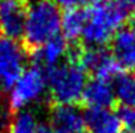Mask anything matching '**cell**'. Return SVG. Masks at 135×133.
Wrapping results in <instances>:
<instances>
[{
    "label": "cell",
    "instance_id": "18",
    "mask_svg": "<svg viewBox=\"0 0 135 133\" xmlns=\"http://www.w3.org/2000/svg\"><path fill=\"white\" fill-rule=\"evenodd\" d=\"M3 129H6V107L2 96H0V133H2Z\"/></svg>",
    "mask_w": 135,
    "mask_h": 133
},
{
    "label": "cell",
    "instance_id": "16",
    "mask_svg": "<svg viewBox=\"0 0 135 133\" xmlns=\"http://www.w3.org/2000/svg\"><path fill=\"white\" fill-rule=\"evenodd\" d=\"M118 118L121 120V126L131 133H135V107L122 106V109L118 112Z\"/></svg>",
    "mask_w": 135,
    "mask_h": 133
},
{
    "label": "cell",
    "instance_id": "17",
    "mask_svg": "<svg viewBox=\"0 0 135 133\" xmlns=\"http://www.w3.org/2000/svg\"><path fill=\"white\" fill-rule=\"evenodd\" d=\"M57 7H62L65 10H70V9H81L82 6L89 4L92 0H52Z\"/></svg>",
    "mask_w": 135,
    "mask_h": 133
},
{
    "label": "cell",
    "instance_id": "20",
    "mask_svg": "<svg viewBox=\"0 0 135 133\" xmlns=\"http://www.w3.org/2000/svg\"><path fill=\"white\" fill-rule=\"evenodd\" d=\"M125 3H127V6L129 7V10H135V0H124Z\"/></svg>",
    "mask_w": 135,
    "mask_h": 133
},
{
    "label": "cell",
    "instance_id": "1",
    "mask_svg": "<svg viewBox=\"0 0 135 133\" xmlns=\"http://www.w3.org/2000/svg\"><path fill=\"white\" fill-rule=\"evenodd\" d=\"M129 7L124 0H92L85 9L82 40L88 47H102L109 43L124 26Z\"/></svg>",
    "mask_w": 135,
    "mask_h": 133
},
{
    "label": "cell",
    "instance_id": "10",
    "mask_svg": "<svg viewBox=\"0 0 135 133\" xmlns=\"http://www.w3.org/2000/svg\"><path fill=\"white\" fill-rule=\"evenodd\" d=\"M82 100L89 109H111L115 99L114 82L104 79H92L86 83Z\"/></svg>",
    "mask_w": 135,
    "mask_h": 133
},
{
    "label": "cell",
    "instance_id": "13",
    "mask_svg": "<svg viewBox=\"0 0 135 133\" xmlns=\"http://www.w3.org/2000/svg\"><path fill=\"white\" fill-rule=\"evenodd\" d=\"M83 27H85V10L82 9H70L62 13L60 19V33L66 42H76L82 39Z\"/></svg>",
    "mask_w": 135,
    "mask_h": 133
},
{
    "label": "cell",
    "instance_id": "9",
    "mask_svg": "<svg viewBox=\"0 0 135 133\" xmlns=\"http://www.w3.org/2000/svg\"><path fill=\"white\" fill-rule=\"evenodd\" d=\"M52 127L62 133H82L85 130L83 112L75 104H56L50 112Z\"/></svg>",
    "mask_w": 135,
    "mask_h": 133
},
{
    "label": "cell",
    "instance_id": "19",
    "mask_svg": "<svg viewBox=\"0 0 135 133\" xmlns=\"http://www.w3.org/2000/svg\"><path fill=\"white\" fill-rule=\"evenodd\" d=\"M39 133H62V132L56 130V129H53V127H42Z\"/></svg>",
    "mask_w": 135,
    "mask_h": 133
},
{
    "label": "cell",
    "instance_id": "21",
    "mask_svg": "<svg viewBox=\"0 0 135 133\" xmlns=\"http://www.w3.org/2000/svg\"><path fill=\"white\" fill-rule=\"evenodd\" d=\"M119 133H121V132H119Z\"/></svg>",
    "mask_w": 135,
    "mask_h": 133
},
{
    "label": "cell",
    "instance_id": "2",
    "mask_svg": "<svg viewBox=\"0 0 135 133\" xmlns=\"http://www.w3.org/2000/svg\"><path fill=\"white\" fill-rule=\"evenodd\" d=\"M62 12L52 0H32L26 9L23 26L25 43L37 49L60 33Z\"/></svg>",
    "mask_w": 135,
    "mask_h": 133
},
{
    "label": "cell",
    "instance_id": "5",
    "mask_svg": "<svg viewBox=\"0 0 135 133\" xmlns=\"http://www.w3.org/2000/svg\"><path fill=\"white\" fill-rule=\"evenodd\" d=\"M27 53L16 39L0 36V86L9 90L26 70Z\"/></svg>",
    "mask_w": 135,
    "mask_h": 133
},
{
    "label": "cell",
    "instance_id": "6",
    "mask_svg": "<svg viewBox=\"0 0 135 133\" xmlns=\"http://www.w3.org/2000/svg\"><path fill=\"white\" fill-rule=\"evenodd\" d=\"M79 65L85 72H92L96 79L114 82L119 76V66L114 60L112 55L102 47H88L79 56Z\"/></svg>",
    "mask_w": 135,
    "mask_h": 133
},
{
    "label": "cell",
    "instance_id": "8",
    "mask_svg": "<svg viewBox=\"0 0 135 133\" xmlns=\"http://www.w3.org/2000/svg\"><path fill=\"white\" fill-rule=\"evenodd\" d=\"M26 7L22 0H0V31L3 36L16 39L22 37Z\"/></svg>",
    "mask_w": 135,
    "mask_h": 133
},
{
    "label": "cell",
    "instance_id": "7",
    "mask_svg": "<svg viewBox=\"0 0 135 133\" xmlns=\"http://www.w3.org/2000/svg\"><path fill=\"white\" fill-rule=\"evenodd\" d=\"M111 55L119 69H135V23L122 26L111 40Z\"/></svg>",
    "mask_w": 135,
    "mask_h": 133
},
{
    "label": "cell",
    "instance_id": "14",
    "mask_svg": "<svg viewBox=\"0 0 135 133\" xmlns=\"http://www.w3.org/2000/svg\"><path fill=\"white\" fill-rule=\"evenodd\" d=\"M42 129L37 115L30 109L16 112L9 123H6V133H39Z\"/></svg>",
    "mask_w": 135,
    "mask_h": 133
},
{
    "label": "cell",
    "instance_id": "15",
    "mask_svg": "<svg viewBox=\"0 0 135 133\" xmlns=\"http://www.w3.org/2000/svg\"><path fill=\"white\" fill-rule=\"evenodd\" d=\"M115 99L119 100L122 106L135 107V76L131 73H119L114 80Z\"/></svg>",
    "mask_w": 135,
    "mask_h": 133
},
{
    "label": "cell",
    "instance_id": "12",
    "mask_svg": "<svg viewBox=\"0 0 135 133\" xmlns=\"http://www.w3.org/2000/svg\"><path fill=\"white\" fill-rule=\"evenodd\" d=\"M68 53V42L62 36H57L55 39L46 42L35 50V62L39 67L52 69L55 66L60 65Z\"/></svg>",
    "mask_w": 135,
    "mask_h": 133
},
{
    "label": "cell",
    "instance_id": "4",
    "mask_svg": "<svg viewBox=\"0 0 135 133\" xmlns=\"http://www.w3.org/2000/svg\"><path fill=\"white\" fill-rule=\"evenodd\" d=\"M47 92L46 73L39 66H30L9 89L7 103L9 107L15 112L25 110L36 104L45 97Z\"/></svg>",
    "mask_w": 135,
    "mask_h": 133
},
{
    "label": "cell",
    "instance_id": "3",
    "mask_svg": "<svg viewBox=\"0 0 135 133\" xmlns=\"http://www.w3.org/2000/svg\"><path fill=\"white\" fill-rule=\"evenodd\" d=\"M47 90L57 104H75L82 100L88 73L78 60L62 62L46 73Z\"/></svg>",
    "mask_w": 135,
    "mask_h": 133
},
{
    "label": "cell",
    "instance_id": "11",
    "mask_svg": "<svg viewBox=\"0 0 135 133\" xmlns=\"http://www.w3.org/2000/svg\"><path fill=\"white\" fill-rule=\"evenodd\" d=\"M83 120L89 133H119L122 127L118 113L112 109H88Z\"/></svg>",
    "mask_w": 135,
    "mask_h": 133
}]
</instances>
